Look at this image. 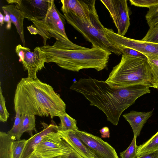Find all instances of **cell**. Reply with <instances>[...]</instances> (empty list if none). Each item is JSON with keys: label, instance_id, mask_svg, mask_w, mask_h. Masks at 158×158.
<instances>
[{"label": "cell", "instance_id": "cell-11", "mask_svg": "<svg viewBox=\"0 0 158 158\" xmlns=\"http://www.w3.org/2000/svg\"><path fill=\"white\" fill-rule=\"evenodd\" d=\"M75 133L95 158H119L115 149L99 137L78 130Z\"/></svg>", "mask_w": 158, "mask_h": 158}, {"label": "cell", "instance_id": "cell-8", "mask_svg": "<svg viewBox=\"0 0 158 158\" xmlns=\"http://www.w3.org/2000/svg\"><path fill=\"white\" fill-rule=\"evenodd\" d=\"M15 52L23 64L24 70L28 72V77L36 79L38 72L45 68L47 62L46 56L40 47H35L33 52L21 44L16 46Z\"/></svg>", "mask_w": 158, "mask_h": 158}, {"label": "cell", "instance_id": "cell-6", "mask_svg": "<svg viewBox=\"0 0 158 158\" xmlns=\"http://www.w3.org/2000/svg\"><path fill=\"white\" fill-rule=\"evenodd\" d=\"M63 15L67 23L91 43L92 47L100 48L118 56L122 55L120 50L114 46L106 37L105 27L99 20L97 12L93 13L89 19H80L70 12Z\"/></svg>", "mask_w": 158, "mask_h": 158}, {"label": "cell", "instance_id": "cell-40", "mask_svg": "<svg viewBox=\"0 0 158 158\" xmlns=\"http://www.w3.org/2000/svg\"><path fill=\"white\" fill-rule=\"evenodd\" d=\"M59 158V157H54V158Z\"/></svg>", "mask_w": 158, "mask_h": 158}, {"label": "cell", "instance_id": "cell-28", "mask_svg": "<svg viewBox=\"0 0 158 158\" xmlns=\"http://www.w3.org/2000/svg\"><path fill=\"white\" fill-rule=\"evenodd\" d=\"M119 49L121 51L122 54L147 61V57L145 55L134 49L126 47H121Z\"/></svg>", "mask_w": 158, "mask_h": 158}, {"label": "cell", "instance_id": "cell-2", "mask_svg": "<svg viewBox=\"0 0 158 158\" xmlns=\"http://www.w3.org/2000/svg\"><path fill=\"white\" fill-rule=\"evenodd\" d=\"M15 111L41 117H59L66 113V105L50 85L39 79L22 78L14 98Z\"/></svg>", "mask_w": 158, "mask_h": 158}, {"label": "cell", "instance_id": "cell-4", "mask_svg": "<svg viewBox=\"0 0 158 158\" xmlns=\"http://www.w3.org/2000/svg\"><path fill=\"white\" fill-rule=\"evenodd\" d=\"M106 81L115 87L141 85L156 89L147 61L123 54L120 61L113 68Z\"/></svg>", "mask_w": 158, "mask_h": 158}, {"label": "cell", "instance_id": "cell-24", "mask_svg": "<svg viewBox=\"0 0 158 158\" xmlns=\"http://www.w3.org/2000/svg\"><path fill=\"white\" fill-rule=\"evenodd\" d=\"M145 17L149 28L153 27L158 21V4L149 8Z\"/></svg>", "mask_w": 158, "mask_h": 158}, {"label": "cell", "instance_id": "cell-22", "mask_svg": "<svg viewBox=\"0 0 158 158\" xmlns=\"http://www.w3.org/2000/svg\"><path fill=\"white\" fill-rule=\"evenodd\" d=\"M16 115L14 125L11 129L7 133L14 140H20L19 134L21 127L20 113L18 110L15 111Z\"/></svg>", "mask_w": 158, "mask_h": 158}, {"label": "cell", "instance_id": "cell-38", "mask_svg": "<svg viewBox=\"0 0 158 158\" xmlns=\"http://www.w3.org/2000/svg\"><path fill=\"white\" fill-rule=\"evenodd\" d=\"M68 155L61 156L58 157L59 158H68Z\"/></svg>", "mask_w": 158, "mask_h": 158}, {"label": "cell", "instance_id": "cell-12", "mask_svg": "<svg viewBox=\"0 0 158 158\" xmlns=\"http://www.w3.org/2000/svg\"><path fill=\"white\" fill-rule=\"evenodd\" d=\"M8 4L15 3L23 13L25 18L41 19L46 16L52 0H9Z\"/></svg>", "mask_w": 158, "mask_h": 158}, {"label": "cell", "instance_id": "cell-10", "mask_svg": "<svg viewBox=\"0 0 158 158\" xmlns=\"http://www.w3.org/2000/svg\"><path fill=\"white\" fill-rule=\"evenodd\" d=\"M108 10L118 30L117 33L124 36L130 25L129 10L127 0H101Z\"/></svg>", "mask_w": 158, "mask_h": 158}, {"label": "cell", "instance_id": "cell-34", "mask_svg": "<svg viewBox=\"0 0 158 158\" xmlns=\"http://www.w3.org/2000/svg\"><path fill=\"white\" fill-rule=\"evenodd\" d=\"M27 28L31 34L34 35L38 34V31L37 29L33 25L27 27Z\"/></svg>", "mask_w": 158, "mask_h": 158}, {"label": "cell", "instance_id": "cell-27", "mask_svg": "<svg viewBox=\"0 0 158 158\" xmlns=\"http://www.w3.org/2000/svg\"><path fill=\"white\" fill-rule=\"evenodd\" d=\"M10 114L8 111L6 106V101L2 94V91L0 83V121L4 123L9 117Z\"/></svg>", "mask_w": 158, "mask_h": 158}, {"label": "cell", "instance_id": "cell-37", "mask_svg": "<svg viewBox=\"0 0 158 158\" xmlns=\"http://www.w3.org/2000/svg\"><path fill=\"white\" fill-rule=\"evenodd\" d=\"M29 158H42L34 152Z\"/></svg>", "mask_w": 158, "mask_h": 158}, {"label": "cell", "instance_id": "cell-19", "mask_svg": "<svg viewBox=\"0 0 158 158\" xmlns=\"http://www.w3.org/2000/svg\"><path fill=\"white\" fill-rule=\"evenodd\" d=\"M21 127L19 134L20 138L24 132H27L31 136L32 131L36 132L35 128V117L34 115L27 114H21Z\"/></svg>", "mask_w": 158, "mask_h": 158}, {"label": "cell", "instance_id": "cell-39", "mask_svg": "<svg viewBox=\"0 0 158 158\" xmlns=\"http://www.w3.org/2000/svg\"><path fill=\"white\" fill-rule=\"evenodd\" d=\"M158 27V21L157 22L155 25L153 27Z\"/></svg>", "mask_w": 158, "mask_h": 158}, {"label": "cell", "instance_id": "cell-14", "mask_svg": "<svg viewBox=\"0 0 158 158\" xmlns=\"http://www.w3.org/2000/svg\"><path fill=\"white\" fill-rule=\"evenodd\" d=\"M42 125L44 128L41 131L27 140L20 158H29L44 137L51 132L57 131L59 130L58 126L54 123L49 125L43 123Z\"/></svg>", "mask_w": 158, "mask_h": 158}, {"label": "cell", "instance_id": "cell-29", "mask_svg": "<svg viewBox=\"0 0 158 158\" xmlns=\"http://www.w3.org/2000/svg\"><path fill=\"white\" fill-rule=\"evenodd\" d=\"M141 40L158 44V27L149 28L145 35Z\"/></svg>", "mask_w": 158, "mask_h": 158}, {"label": "cell", "instance_id": "cell-3", "mask_svg": "<svg viewBox=\"0 0 158 158\" xmlns=\"http://www.w3.org/2000/svg\"><path fill=\"white\" fill-rule=\"evenodd\" d=\"M47 63L53 62L62 69L74 72L93 68L98 71L106 69L111 52L99 48L85 49H65L48 44L40 47Z\"/></svg>", "mask_w": 158, "mask_h": 158}, {"label": "cell", "instance_id": "cell-15", "mask_svg": "<svg viewBox=\"0 0 158 158\" xmlns=\"http://www.w3.org/2000/svg\"><path fill=\"white\" fill-rule=\"evenodd\" d=\"M58 132L62 138L79 155L84 158H95L76 135L75 131H62Z\"/></svg>", "mask_w": 158, "mask_h": 158}, {"label": "cell", "instance_id": "cell-17", "mask_svg": "<svg viewBox=\"0 0 158 158\" xmlns=\"http://www.w3.org/2000/svg\"><path fill=\"white\" fill-rule=\"evenodd\" d=\"M153 112V110L148 112L132 110L123 114V116L132 128L134 136L137 138L139 136L144 124L151 116Z\"/></svg>", "mask_w": 158, "mask_h": 158}, {"label": "cell", "instance_id": "cell-7", "mask_svg": "<svg viewBox=\"0 0 158 158\" xmlns=\"http://www.w3.org/2000/svg\"><path fill=\"white\" fill-rule=\"evenodd\" d=\"M57 131L51 132L44 137L35 150L37 155L42 158H53L68 155L72 152L74 149Z\"/></svg>", "mask_w": 158, "mask_h": 158}, {"label": "cell", "instance_id": "cell-18", "mask_svg": "<svg viewBox=\"0 0 158 158\" xmlns=\"http://www.w3.org/2000/svg\"><path fill=\"white\" fill-rule=\"evenodd\" d=\"M14 141L7 133L0 132V158H12L11 145Z\"/></svg>", "mask_w": 158, "mask_h": 158}, {"label": "cell", "instance_id": "cell-20", "mask_svg": "<svg viewBox=\"0 0 158 158\" xmlns=\"http://www.w3.org/2000/svg\"><path fill=\"white\" fill-rule=\"evenodd\" d=\"M60 123L59 130L62 131H76L78 129L77 126V120L66 112L59 117Z\"/></svg>", "mask_w": 158, "mask_h": 158}, {"label": "cell", "instance_id": "cell-16", "mask_svg": "<svg viewBox=\"0 0 158 158\" xmlns=\"http://www.w3.org/2000/svg\"><path fill=\"white\" fill-rule=\"evenodd\" d=\"M5 14H8L19 34L23 44L25 47V41L24 34L23 20L25 18L23 13L14 4L7 5L2 6Z\"/></svg>", "mask_w": 158, "mask_h": 158}, {"label": "cell", "instance_id": "cell-25", "mask_svg": "<svg viewBox=\"0 0 158 158\" xmlns=\"http://www.w3.org/2000/svg\"><path fill=\"white\" fill-rule=\"evenodd\" d=\"M136 137L134 136L133 140L128 147L120 153L121 158H135L137 157L138 147L136 143Z\"/></svg>", "mask_w": 158, "mask_h": 158}, {"label": "cell", "instance_id": "cell-1", "mask_svg": "<svg viewBox=\"0 0 158 158\" xmlns=\"http://www.w3.org/2000/svg\"><path fill=\"white\" fill-rule=\"evenodd\" d=\"M70 89L81 94L89 101L91 106L102 110L107 120L115 126L118 125L124 110L138 98L151 92L149 87L144 85L115 87L90 77L74 82Z\"/></svg>", "mask_w": 158, "mask_h": 158}, {"label": "cell", "instance_id": "cell-21", "mask_svg": "<svg viewBox=\"0 0 158 158\" xmlns=\"http://www.w3.org/2000/svg\"><path fill=\"white\" fill-rule=\"evenodd\" d=\"M157 150H158V131L148 141L138 147L137 157L141 153Z\"/></svg>", "mask_w": 158, "mask_h": 158}, {"label": "cell", "instance_id": "cell-23", "mask_svg": "<svg viewBox=\"0 0 158 158\" xmlns=\"http://www.w3.org/2000/svg\"><path fill=\"white\" fill-rule=\"evenodd\" d=\"M150 67L156 89L158 90V56L145 55Z\"/></svg>", "mask_w": 158, "mask_h": 158}, {"label": "cell", "instance_id": "cell-35", "mask_svg": "<svg viewBox=\"0 0 158 158\" xmlns=\"http://www.w3.org/2000/svg\"><path fill=\"white\" fill-rule=\"evenodd\" d=\"M67 156L68 158H84L79 155L74 150Z\"/></svg>", "mask_w": 158, "mask_h": 158}, {"label": "cell", "instance_id": "cell-5", "mask_svg": "<svg viewBox=\"0 0 158 158\" xmlns=\"http://www.w3.org/2000/svg\"><path fill=\"white\" fill-rule=\"evenodd\" d=\"M63 16L56 8L54 1L52 0L46 16L41 19L31 20L38 31V34L43 39L44 45H47L48 39L56 40L53 46L65 49H85L88 48L75 44L68 38L65 32Z\"/></svg>", "mask_w": 158, "mask_h": 158}, {"label": "cell", "instance_id": "cell-32", "mask_svg": "<svg viewBox=\"0 0 158 158\" xmlns=\"http://www.w3.org/2000/svg\"><path fill=\"white\" fill-rule=\"evenodd\" d=\"M101 136L102 138H109L110 137V130L107 127H104L100 130Z\"/></svg>", "mask_w": 158, "mask_h": 158}, {"label": "cell", "instance_id": "cell-9", "mask_svg": "<svg viewBox=\"0 0 158 158\" xmlns=\"http://www.w3.org/2000/svg\"><path fill=\"white\" fill-rule=\"evenodd\" d=\"M104 31L108 40L118 49L121 47H126L134 49L145 55L158 56V44L143 41L121 36L110 29L105 27Z\"/></svg>", "mask_w": 158, "mask_h": 158}, {"label": "cell", "instance_id": "cell-33", "mask_svg": "<svg viewBox=\"0 0 158 158\" xmlns=\"http://www.w3.org/2000/svg\"><path fill=\"white\" fill-rule=\"evenodd\" d=\"M4 16V22L7 23L6 25V28L9 30L10 29L11 26L12 22L10 20V17L9 15L8 14H5Z\"/></svg>", "mask_w": 158, "mask_h": 158}, {"label": "cell", "instance_id": "cell-30", "mask_svg": "<svg viewBox=\"0 0 158 158\" xmlns=\"http://www.w3.org/2000/svg\"><path fill=\"white\" fill-rule=\"evenodd\" d=\"M129 2L132 5L149 8L158 4V0H130Z\"/></svg>", "mask_w": 158, "mask_h": 158}, {"label": "cell", "instance_id": "cell-36", "mask_svg": "<svg viewBox=\"0 0 158 158\" xmlns=\"http://www.w3.org/2000/svg\"><path fill=\"white\" fill-rule=\"evenodd\" d=\"M4 16L2 14L1 12H0V23L1 26H2L4 24Z\"/></svg>", "mask_w": 158, "mask_h": 158}, {"label": "cell", "instance_id": "cell-26", "mask_svg": "<svg viewBox=\"0 0 158 158\" xmlns=\"http://www.w3.org/2000/svg\"><path fill=\"white\" fill-rule=\"evenodd\" d=\"M27 140L23 139L13 141L12 143V158H20L27 142Z\"/></svg>", "mask_w": 158, "mask_h": 158}, {"label": "cell", "instance_id": "cell-13", "mask_svg": "<svg viewBox=\"0 0 158 158\" xmlns=\"http://www.w3.org/2000/svg\"><path fill=\"white\" fill-rule=\"evenodd\" d=\"M60 2L63 13H71L81 19H89L97 12L95 0H62Z\"/></svg>", "mask_w": 158, "mask_h": 158}, {"label": "cell", "instance_id": "cell-31", "mask_svg": "<svg viewBox=\"0 0 158 158\" xmlns=\"http://www.w3.org/2000/svg\"><path fill=\"white\" fill-rule=\"evenodd\" d=\"M137 157V158H158V150L141 153Z\"/></svg>", "mask_w": 158, "mask_h": 158}]
</instances>
